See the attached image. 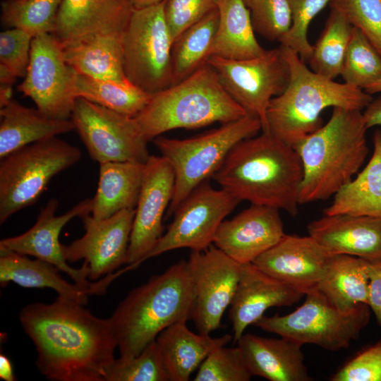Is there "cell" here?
Returning <instances> with one entry per match:
<instances>
[{"mask_svg": "<svg viewBox=\"0 0 381 381\" xmlns=\"http://www.w3.org/2000/svg\"><path fill=\"white\" fill-rule=\"evenodd\" d=\"M186 320H181L162 330L155 341L170 381H187L192 373L213 351L225 346L232 339L225 334H210L190 330Z\"/></svg>", "mask_w": 381, "mask_h": 381, "instance_id": "obj_25", "label": "cell"}, {"mask_svg": "<svg viewBox=\"0 0 381 381\" xmlns=\"http://www.w3.org/2000/svg\"><path fill=\"white\" fill-rule=\"evenodd\" d=\"M316 289L342 313H351L367 304L368 260L344 254L330 255Z\"/></svg>", "mask_w": 381, "mask_h": 381, "instance_id": "obj_27", "label": "cell"}, {"mask_svg": "<svg viewBox=\"0 0 381 381\" xmlns=\"http://www.w3.org/2000/svg\"><path fill=\"white\" fill-rule=\"evenodd\" d=\"M217 8L218 27L210 57L244 60L266 52L255 38L250 11L242 0H218Z\"/></svg>", "mask_w": 381, "mask_h": 381, "instance_id": "obj_32", "label": "cell"}, {"mask_svg": "<svg viewBox=\"0 0 381 381\" xmlns=\"http://www.w3.org/2000/svg\"><path fill=\"white\" fill-rule=\"evenodd\" d=\"M207 63L229 95L247 114L258 118L265 131L270 102L285 90L290 79L289 66L280 46L249 59L211 56Z\"/></svg>", "mask_w": 381, "mask_h": 381, "instance_id": "obj_11", "label": "cell"}, {"mask_svg": "<svg viewBox=\"0 0 381 381\" xmlns=\"http://www.w3.org/2000/svg\"><path fill=\"white\" fill-rule=\"evenodd\" d=\"M75 95L132 117L145 107L152 96L129 81L97 79L77 72Z\"/></svg>", "mask_w": 381, "mask_h": 381, "instance_id": "obj_34", "label": "cell"}, {"mask_svg": "<svg viewBox=\"0 0 381 381\" xmlns=\"http://www.w3.org/2000/svg\"><path fill=\"white\" fill-rule=\"evenodd\" d=\"M252 376L270 381H310L304 364L302 344L286 337L267 338L243 334L238 340Z\"/></svg>", "mask_w": 381, "mask_h": 381, "instance_id": "obj_24", "label": "cell"}, {"mask_svg": "<svg viewBox=\"0 0 381 381\" xmlns=\"http://www.w3.org/2000/svg\"><path fill=\"white\" fill-rule=\"evenodd\" d=\"M92 198H86L63 214L56 215L59 201L50 199L42 207L35 224L25 232L16 236L1 240L0 248L47 261L59 271L67 274L74 283L87 290L91 294L93 282H89V267L83 262L80 268L71 267L62 252V244L59 242V235L64 226L72 219L80 218L91 214Z\"/></svg>", "mask_w": 381, "mask_h": 381, "instance_id": "obj_18", "label": "cell"}, {"mask_svg": "<svg viewBox=\"0 0 381 381\" xmlns=\"http://www.w3.org/2000/svg\"><path fill=\"white\" fill-rule=\"evenodd\" d=\"M280 47L289 66L290 79L285 90L270 101L263 131L294 147L324 124L320 115L326 108L361 111L373 99L362 89L313 72L294 51Z\"/></svg>", "mask_w": 381, "mask_h": 381, "instance_id": "obj_5", "label": "cell"}, {"mask_svg": "<svg viewBox=\"0 0 381 381\" xmlns=\"http://www.w3.org/2000/svg\"><path fill=\"white\" fill-rule=\"evenodd\" d=\"M217 2L218 0H166L164 16L172 42L215 9Z\"/></svg>", "mask_w": 381, "mask_h": 381, "instance_id": "obj_43", "label": "cell"}, {"mask_svg": "<svg viewBox=\"0 0 381 381\" xmlns=\"http://www.w3.org/2000/svg\"><path fill=\"white\" fill-rule=\"evenodd\" d=\"M97 188L92 198L91 215L107 219L137 205L145 163L109 162L100 163Z\"/></svg>", "mask_w": 381, "mask_h": 381, "instance_id": "obj_28", "label": "cell"}, {"mask_svg": "<svg viewBox=\"0 0 381 381\" xmlns=\"http://www.w3.org/2000/svg\"><path fill=\"white\" fill-rule=\"evenodd\" d=\"M0 378L5 381H14L16 380L11 361L2 353L0 355Z\"/></svg>", "mask_w": 381, "mask_h": 381, "instance_id": "obj_48", "label": "cell"}, {"mask_svg": "<svg viewBox=\"0 0 381 381\" xmlns=\"http://www.w3.org/2000/svg\"><path fill=\"white\" fill-rule=\"evenodd\" d=\"M122 35L99 34L62 45L63 56L77 73L91 78L128 81L122 52Z\"/></svg>", "mask_w": 381, "mask_h": 381, "instance_id": "obj_29", "label": "cell"}, {"mask_svg": "<svg viewBox=\"0 0 381 381\" xmlns=\"http://www.w3.org/2000/svg\"><path fill=\"white\" fill-rule=\"evenodd\" d=\"M71 119L90 157L99 164L145 163L150 156L134 117L78 97Z\"/></svg>", "mask_w": 381, "mask_h": 381, "instance_id": "obj_12", "label": "cell"}, {"mask_svg": "<svg viewBox=\"0 0 381 381\" xmlns=\"http://www.w3.org/2000/svg\"><path fill=\"white\" fill-rule=\"evenodd\" d=\"M240 202L224 189L203 182L176 210L172 222L146 260L178 248H207L221 223Z\"/></svg>", "mask_w": 381, "mask_h": 381, "instance_id": "obj_14", "label": "cell"}, {"mask_svg": "<svg viewBox=\"0 0 381 381\" xmlns=\"http://www.w3.org/2000/svg\"><path fill=\"white\" fill-rule=\"evenodd\" d=\"M33 36L29 32L11 28L0 34V64L24 78L28 71Z\"/></svg>", "mask_w": 381, "mask_h": 381, "instance_id": "obj_44", "label": "cell"}, {"mask_svg": "<svg viewBox=\"0 0 381 381\" xmlns=\"http://www.w3.org/2000/svg\"><path fill=\"white\" fill-rule=\"evenodd\" d=\"M330 380L381 381V341L354 356Z\"/></svg>", "mask_w": 381, "mask_h": 381, "instance_id": "obj_45", "label": "cell"}, {"mask_svg": "<svg viewBox=\"0 0 381 381\" xmlns=\"http://www.w3.org/2000/svg\"><path fill=\"white\" fill-rule=\"evenodd\" d=\"M212 178L240 201L298 214L301 161L294 147L268 131L237 143Z\"/></svg>", "mask_w": 381, "mask_h": 381, "instance_id": "obj_2", "label": "cell"}, {"mask_svg": "<svg viewBox=\"0 0 381 381\" xmlns=\"http://www.w3.org/2000/svg\"><path fill=\"white\" fill-rule=\"evenodd\" d=\"M368 301L377 324L381 326V259L368 260Z\"/></svg>", "mask_w": 381, "mask_h": 381, "instance_id": "obj_46", "label": "cell"}, {"mask_svg": "<svg viewBox=\"0 0 381 381\" xmlns=\"http://www.w3.org/2000/svg\"><path fill=\"white\" fill-rule=\"evenodd\" d=\"M308 235L329 255L381 259V219L351 214L326 215L310 222Z\"/></svg>", "mask_w": 381, "mask_h": 381, "instance_id": "obj_23", "label": "cell"}, {"mask_svg": "<svg viewBox=\"0 0 381 381\" xmlns=\"http://www.w3.org/2000/svg\"><path fill=\"white\" fill-rule=\"evenodd\" d=\"M260 129V120L248 114L193 138L180 140L159 135L155 138L154 144L169 161L175 175L167 215L174 214L194 189L214 176L237 143Z\"/></svg>", "mask_w": 381, "mask_h": 381, "instance_id": "obj_7", "label": "cell"}, {"mask_svg": "<svg viewBox=\"0 0 381 381\" xmlns=\"http://www.w3.org/2000/svg\"><path fill=\"white\" fill-rule=\"evenodd\" d=\"M166 0L133 10L121 43L127 80L154 95L172 84V40L166 23Z\"/></svg>", "mask_w": 381, "mask_h": 381, "instance_id": "obj_10", "label": "cell"}, {"mask_svg": "<svg viewBox=\"0 0 381 381\" xmlns=\"http://www.w3.org/2000/svg\"><path fill=\"white\" fill-rule=\"evenodd\" d=\"M361 111L333 107L329 121L294 146L302 163L301 204L325 200L348 184L368 152Z\"/></svg>", "mask_w": 381, "mask_h": 381, "instance_id": "obj_3", "label": "cell"}, {"mask_svg": "<svg viewBox=\"0 0 381 381\" xmlns=\"http://www.w3.org/2000/svg\"><path fill=\"white\" fill-rule=\"evenodd\" d=\"M187 262L194 292L191 319L199 333L210 334L233 301L242 264L212 245L191 250Z\"/></svg>", "mask_w": 381, "mask_h": 381, "instance_id": "obj_15", "label": "cell"}, {"mask_svg": "<svg viewBox=\"0 0 381 381\" xmlns=\"http://www.w3.org/2000/svg\"><path fill=\"white\" fill-rule=\"evenodd\" d=\"M12 85H0V107L2 108L12 100Z\"/></svg>", "mask_w": 381, "mask_h": 381, "instance_id": "obj_50", "label": "cell"}, {"mask_svg": "<svg viewBox=\"0 0 381 381\" xmlns=\"http://www.w3.org/2000/svg\"><path fill=\"white\" fill-rule=\"evenodd\" d=\"M329 6L359 29L381 55V0H331Z\"/></svg>", "mask_w": 381, "mask_h": 381, "instance_id": "obj_42", "label": "cell"}, {"mask_svg": "<svg viewBox=\"0 0 381 381\" xmlns=\"http://www.w3.org/2000/svg\"><path fill=\"white\" fill-rule=\"evenodd\" d=\"M133 10L128 0H61L53 34L62 45L94 35H123Z\"/></svg>", "mask_w": 381, "mask_h": 381, "instance_id": "obj_22", "label": "cell"}, {"mask_svg": "<svg viewBox=\"0 0 381 381\" xmlns=\"http://www.w3.org/2000/svg\"><path fill=\"white\" fill-rule=\"evenodd\" d=\"M329 254L310 236L284 234L253 263L306 295L315 289Z\"/></svg>", "mask_w": 381, "mask_h": 381, "instance_id": "obj_20", "label": "cell"}, {"mask_svg": "<svg viewBox=\"0 0 381 381\" xmlns=\"http://www.w3.org/2000/svg\"><path fill=\"white\" fill-rule=\"evenodd\" d=\"M305 296L303 303L292 313L264 315L255 325L303 345L311 344L337 351L358 339L369 322L370 309L368 304L346 313L335 308L317 289Z\"/></svg>", "mask_w": 381, "mask_h": 381, "instance_id": "obj_9", "label": "cell"}, {"mask_svg": "<svg viewBox=\"0 0 381 381\" xmlns=\"http://www.w3.org/2000/svg\"><path fill=\"white\" fill-rule=\"evenodd\" d=\"M54 265L41 259L31 260L0 248V283L14 282L24 288H49L59 296L83 305L87 303L89 292L75 283L71 284L59 274Z\"/></svg>", "mask_w": 381, "mask_h": 381, "instance_id": "obj_30", "label": "cell"}, {"mask_svg": "<svg viewBox=\"0 0 381 381\" xmlns=\"http://www.w3.org/2000/svg\"><path fill=\"white\" fill-rule=\"evenodd\" d=\"M134 9H140L160 4L164 0H128Z\"/></svg>", "mask_w": 381, "mask_h": 381, "instance_id": "obj_51", "label": "cell"}, {"mask_svg": "<svg viewBox=\"0 0 381 381\" xmlns=\"http://www.w3.org/2000/svg\"><path fill=\"white\" fill-rule=\"evenodd\" d=\"M18 76L9 68L0 64V83L1 85H13Z\"/></svg>", "mask_w": 381, "mask_h": 381, "instance_id": "obj_49", "label": "cell"}, {"mask_svg": "<svg viewBox=\"0 0 381 381\" xmlns=\"http://www.w3.org/2000/svg\"><path fill=\"white\" fill-rule=\"evenodd\" d=\"M0 116V159L28 145L75 130L71 119H52L13 99L1 108Z\"/></svg>", "mask_w": 381, "mask_h": 381, "instance_id": "obj_26", "label": "cell"}, {"mask_svg": "<svg viewBox=\"0 0 381 381\" xmlns=\"http://www.w3.org/2000/svg\"><path fill=\"white\" fill-rule=\"evenodd\" d=\"M353 29L341 14L331 8L308 61L313 72L331 80L340 75Z\"/></svg>", "mask_w": 381, "mask_h": 381, "instance_id": "obj_35", "label": "cell"}, {"mask_svg": "<svg viewBox=\"0 0 381 381\" xmlns=\"http://www.w3.org/2000/svg\"><path fill=\"white\" fill-rule=\"evenodd\" d=\"M324 214H351L381 219V130L373 135V152L366 166L334 196Z\"/></svg>", "mask_w": 381, "mask_h": 381, "instance_id": "obj_31", "label": "cell"}, {"mask_svg": "<svg viewBox=\"0 0 381 381\" xmlns=\"http://www.w3.org/2000/svg\"><path fill=\"white\" fill-rule=\"evenodd\" d=\"M84 305L58 296L34 303L19 313L20 322L36 348V365L52 381H104L115 360L117 341L110 321Z\"/></svg>", "mask_w": 381, "mask_h": 381, "instance_id": "obj_1", "label": "cell"}, {"mask_svg": "<svg viewBox=\"0 0 381 381\" xmlns=\"http://www.w3.org/2000/svg\"><path fill=\"white\" fill-rule=\"evenodd\" d=\"M364 91L370 95L381 92V78L367 87Z\"/></svg>", "mask_w": 381, "mask_h": 381, "instance_id": "obj_52", "label": "cell"}, {"mask_svg": "<svg viewBox=\"0 0 381 381\" xmlns=\"http://www.w3.org/2000/svg\"><path fill=\"white\" fill-rule=\"evenodd\" d=\"M75 75L76 71L65 61L56 36L41 34L32 39L28 71L18 90L45 116L70 119L76 99Z\"/></svg>", "mask_w": 381, "mask_h": 381, "instance_id": "obj_13", "label": "cell"}, {"mask_svg": "<svg viewBox=\"0 0 381 381\" xmlns=\"http://www.w3.org/2000/svg\"><path fill=\"white\" fill-rule=\"evenodd\" d=\"M104 381H170L155 340L138 355L119 357L107 369Z\"/></svg>", "mask_w": 381, "mask_h": 381, "instance_id": "obj_38", "label": "cell"}, {"mask_svg": "<svg viewBox=\"0 0 381 381\" xmlns=\"http://www.w3.org/2000/svg\"><path fill=\"white\" fill-rule=\"evenodd\" d=\"M250 11L252 25L267 40H279L290 28L291 18L287 0H242Z\"/></svg>", "mask_w": 381, "mask_h": 381, "instance_id": "obj_40", "label": "cell"}, {"mask_svg": "<svg viewBox=\"0 0 381 381\" xmlns=\"http://www.w3.org/2000/svg\"><path fill=\"white\" fill-rule=\"evenodd\" d=\"M193 301V281L186 260L132 289L109 318L119 357L138 355L165 328L191 319Z\"/></svg>", "mask_w": 381, "mask_h": 381, "instance_id": "obj_4", "label": "cell"}, {"mask_svg": "<svg viewBox=\"0 0 381 381\" xmlns=\"http://www.w3.org/2000/svg\"><path fill=\"white\" fill-rule=\"evenodd\" d=\"M305 296L262 271L253 262L241 265L240 279L230 305L234 342L272 307L291 306Z\"/></svg>", "mask_w": 381, "mask_h": 381, "instance_id": "obj_21", "label": "cell"}, {"mask_svg": "<svg viewBox=\"0 0 381 381\" xmlns=\"http://www.w3.org/2000/svg\"><path fill=\"white\" fill-rule=\"evenodd\" d=\"M80 149L56 137L21 147L1 159L0 224L35 204L51 179L77 163Z\"/></svg>", "mask_w": 381, "mask_h": 381, "instance_id": "obj_8", "label": "cell"}, {"mask_svg": "<svg viewBox=\"0 0 381 381\" xmlns=\"http://www.w3.org/2000/svg\"><path fill=\"white\" fill-rule=\"evenodd\" d=\"M246 115L206 62L182 81L152 95L134 119L140 133L149 142L170 130L224 124Z\"/></svg>", "mask_w": 381, "mask_h": 381, "instance_id": "obj_6", "label": "cell"}, {"mask_svg": "<svg viewBox=\"0 0 381 381\" xmlns=\"http://www.w3.org/2000/svg\"><path fill=\"white\" fill-rule=\"evenodd\" d=\"M291 18L289 30L278 40L308 62L313 52V45L308 40V27L313 18L331 0H287Z\"/></svg>", "mask_w": 381, "mask_h": 381, "instance_id": "obj_39", "label": "cell"}, {"mask_svg": "<svg viewBox=\"0 0 381 381\" xmlns=\"http://www.w3.org/2000/svg\"><path fill=\"white\" fill-rule=\"evenodd\" d=\"M219 21L217 8L185 30L171 47L172 84L175 85L207 62Z\"/></svg>", "mask_w": 381, "mask_h": 381, "instance_id": "obj_33", "label": "cell"}, {"mask_svg": "<svg viewBox=\"0 0 381 381\" xmlns=\"http://www.w3.org/2000/svg\"><path fill=\"white\" fill-rule=\"evenodd\" d=\"M175 175L163 156L150 155L144 175L131 233L126 264L121 272L133 270L146 260L163 234L162 219L171 201Z\"/></svg>", "mask_w": 381, "mask_h": 381, "instance_id": "obj_16", "label": "cell"}, {"mask_svg": "<svg viewBox=\"0 0 381 381\" xmlns=\"http://www.w3.org/2000/svg\"><path fill=\"white\" fill-rule=\"evenodd\" d=\"M61 0H7L1 5L4 24L23 30L33 37L56 30Z\"/></svg>", "mask_w": 381, "mask_h": 381, "instance_id": "obj_36", "label": "cell"}, {"mask_svg": "<svg viewBox=\"0 0 381 381\" xmlns=\"http://www.w3.org/2000/svg\"><path fill=\"white\" fill-rule=\"evenodd\" d=\"M279 210L251 205L219 225L214 246L240 264L253 262L285 234Z\"/></svg>", "mask_w": 381, "mask_h": 381, "instance_id": "obj_19", "label": "cell"}, {"mask_svg": "<svg viewBox=\"0 0 381 381\" xmlns=\"http://www.w3.org/2000/svg\"><path fill=\"white\" fill-rule=\"evenodd\" d=\"M340 75L344 83L363 90L381 78V55L365 35L355 27Z\"/></svg>", "mask_w": 381, "mask_h": 381, "instance_id": "obj_37", "label": "cell"}, {"mask_svg": "<svg viewBox=\"0 0 381 381\" xmlns=\"http://www.w3.org/2000/svg\"><path fill=\"white\" fill-rule=\"evenodd\" d=\"M134 215L135 208L102 219L90 214L81 217L85 234L69 245L62 244L65 259L71 262L84 260L88 265L90 280L112 274L126 264Z\"/></svg>", "mask_w": 381, "mask_h": 381, "instance_id": "obj_17", "label": "cell"}, {"mask_svg": "<svg viewBox=\"0 0 381 381\" xmlns=\"http://www.w3.org/2000/svg\"><path fill=\"white\" fill-rule=\"evenodd\" d=\"M252 377L238 347L221 346L198 368L195 381H248Z\"/></svg>", "mask_w": 381, "mask_h": 381, "instance_id": "obj_41", "label": "cell"}, {"mask_svg": "<svg viewBox=\"0 0 381 381\" xmlns=\"http://www.w3.org/2000/svg\"><path fill=\"white\" fill-rule=\"evenodd\" d=\"M363 114L368 128L381 126V96L373 99Z\"/></svg>", "mask_w": 381, "mask_h": 381, "instance_id": "obj_47", "label": "cell"}]
</instances>
